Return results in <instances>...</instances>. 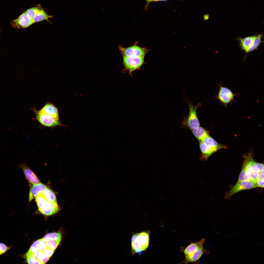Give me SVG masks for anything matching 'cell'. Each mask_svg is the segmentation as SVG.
<instances>
[{"label": "cell", "mask_w": 264, "mask_h": 264, "mask_svg": "<svg viewBox=\"0 0 264 264\" xmlns=\"http://www.w3.org/2000/svg\"><path fill=\"white\" fill-rule=\"evenodd\" d=\"M35 199L39 211L44 215H52L57 213L60 210L57 203L48 201L40 195L36 197Z\"/></svg>", "instance_id": "1"}, {"label": "cell", "mask_w": 264, "mask_h": 264, "mask_svg": "<svg viewBox=\"0 0 264 264\" xmlns=\"http://www.w3.org/2000/svg\"><path fill=\"white\" fill-rule=\"evenodd\" d=\"M189 111L188 116L185 118L184 122L191 130L200 126V123L198 118L197 110L201 106L200 102L197 104L193 105L191 102L188 103Z\"/></svg>", "instance_id": "2"}, {"label": "cell", "mask_w": 264, "mask_h": 264, "mask_svg": "<svg viewBox=\"0 0 264 264\" xmlns=\"http://www.w3.org/2000/svg\"><path fill=\"white\" fill-rule=\"evenodd\" d=\"M144 63V57H133L123 55V64L125 68L122 72L127 70L129 71V75L132 76V72L136 70H139Z\"/></svg>", "instance_id": "3"}, {"label": "cell", "mask_w": 264, "mask_h": 264, "mask_svg": "<svg viewBox=\"0 0 264 264\" xmlns=\"http://www.w3.org/2000/svg\"><path fill=\"white\" fill-rule=\"evenodd\" d=\"M119 48L122 55L128 57H144L149 51L148 49L135 44L127 47L120 45Z\"/></svg>", "instance_id": "4"}, {"label": "cell", "mask_w": 264, "mask_h": 264, "mask_svg": "<svg viewBox=\"0 0 264 264\" xmlns=\"http://www.w3.org/2000/svg\"><path fill=\"white\" fill-rule=\"evenodd\" d=\"M36 119L42 125L48 127L65 126L62 124L59 119L44 113L40 110L35 111Z\"/></svg>", "instance_id": "5"}, {"label": "cell", "mask_w": 264, "mask_h": 264, "mask_svg": "<svg viewBox=\"0 0 264 264\" xmlns=\"http://www.w3.org/2000/svg\"><path fill=\"white\" fill-rule=\"evenodd\" d=\"M219 86V88L216 98L225 107H227L229 104L234 100L236 94L233 93L231 89L227 87L222 86L221 84Z\"/></svg>", "instance_id": "6"}, {"label": "cell", "mask_w": 264, "mask_h": 264, "mask_svg": "<svg viewBox=\"0 0 264 264\" xmlns=\"http://www.w3.org/2000/svg\"><path fill=\"white\" fill-rule=\"evenodd\" d=\"M257 187L255 183L251 181L237 182L227 194L225 198L228 199L233 195L240 191Z\"/></svg>", "instance_id": "7"}, {"label": "cell", "mask_w": 264, "mask_h": 264, "mask_svg": "<svg viewBox=\"0 0 264 264\" xmlns=\"http://www.w3.org/2000/svg\"><path fill=\"white\" fill-rule=\"evenodd\" d=\"M12 27L16 29L26 28L34 23L33 19L24 12L16 19L11 21Z\"/></svg>", "instance_id": "8"}, {"label": "cell", "mask_w": 264, "mask_h": 264, "mask_svg": "<svg viewBox=\"0 0 264 264\" xmlns=\"http://www.w3.org/2000/svg\"><path fill=\"white\" fill-rule=\"evenodd\" d=\"M17 166L22 169L25 178L29 184H34L41 182L26 163L24 162L19 164L17 165Z\"/></svg>", "instance_id": "9"}, {"label": "cell", "mask_w": 264, "mask_h": 264, "mask_svg": "<svg viewBox=\"0 0 264 264\" xmlns=\"http://www.w3.org/2000/svg\"><path fill=\"white\" fill-rule=\"evenodd\" d=\"M209 251L204 248L203 245L200 246L192 254L189 256L185 257L184 260L181 263L187 264L189 263L198 262V261L204 254H209Z\"/></svg>", "instance_id": "10"}, {"label": "cell", "mask_w": 264, "mask_h": 264, "mask_svg": "<svg viewBox=\"0 0 264 264\" xmlns=\"http://www.w3.org/2000/svg\"><path fill=\"white\" fill-rule=\"evenodd\" d=\"M30 188L29 196V201L31 202L41 193L43 192L47 187L40 183L34 184H30Z\"/></svg>", "instance_id": "11"}, {"label": "cell", "mask_w": 264, "mask_h": 264, "mask_svg": "<svg viewBox=\"0 0 264 264\" xmlns=\"http://www.w3.org/2000/svg\"><path fill=\"white\" fill-rule=\"evenodd\" d=\"M205 242V239L203 238L200 241L191 242L184 249L182 248L181 250L183 252L185 257H187L192 254L200 246L203 245Z\"/></svg>", "instance_id": "12"}, {"label": "cell", "mask_w": 264, "mask_h": 264, "mask_svg": "<svg viewBox=\"0 0 264 264\" xmlns=\"http://www.w3.org/2000/svg\"><path fill=\"white\" fill-rule=\"evenodd\" d=\"M206 146L213 153L225 146L219 143L210 136L202 141Z\"/></svg>", "instance_id": "13"}, {"label": "cell", "mask_w": 264, "mask_h": 264, "mask_svg": "<svg viewBox=\"0 0 264 264\" xmlns=\"http://www.w3.org/2000/svg\"><path fill=\"white\" fill-rule=\"evenodd\" d=\"M254 38V35L243 38L238 37L237 40L241 49L247 53L248 50L253 45Z\"/></svg>", "instance_id": "14"}, {"label": "cell", "mask_w": 264, "mask_h": 264, "mask_svg": "<svg viewBox=\"0 0 264 264\" xmlns=\"http://www.w3.org/2000/svg\"><path fill=\"white\" fill-rule=\"evenodd\" d=\"M191 131L199 141H203L210 136L208 131L200 126L193 129Z\"/></svg>", "instance_id": "15"}, {"label": "cell", "mask_w": 264, "mask_h": 264, "mask_svg": "<svg viewBox=\"0 0 264 264\" xmlns=\"http://www.w3.org/2000/svg\"><path fill=\"white\" fill-rule=\"evenodd\" d=\"M40 110L44 113L59 119L58 110L55 105L51 103L46 104Z\"/></svg>", "instance_id": "16"}, {"label": "cell", "mask_w": 264, "mask_h": 264, "mask_svg": "<svg viewBox=\"0 0 264 264\" xmlns=\"http://www.w3.org/2000/svg\"><path fill=\"white\" fill-rule=\"evenodd\" d=\"M149 233V231H143L139 233V241L143 251L146 250L148 246Z\"/></svg>", "instance_id": "17"}, {"label": "cell", "mask_w": 264, "mask_h": 264, "mask_svg": "<svg viewBox=\"0 0 264 264\" xmlns=\"http://www.w3.org/2000/svg\"><path fill=\"white\" fill-rule=\"evenodd\" d=\"M139 233L133 234L131 239L132 253L137 254L140 256L143 251L141 248L138 240Z\"/></svg>", "instance_id": "18"}, {"label": "cell", "mask_w": 264, "mask_h": 264, "mask_svg": "<svg viewBox=\"0 0 264 264\" xmlns=\"http://www.w3.org/2000/svg\"><path fill=\"white\" fill-rule=\"evenodd\" d=\"M40 195L43 196L48 201L53 203H57L55 195L53 191L48 187Z\"/></svg>", "instance_id": "19"}, {"label": "cell", "mask_w": 264, "mask_h": 264, "mask_svg": "<svg viewBox=\"0 0 264 264\" xmlns=\"http://www.w3.org/2000/svg\"><path fill=\"white\" fill-rule=\"evenodd\" d=\"M199 142L200 148L202 153V155L200 157L199 159L202 161L206 160L213 153L202 141Z\"/></svg>", "instance_id": "20"}, {"label": "cell", "mask_w": 264, "mask_h": 264, "mask_svg": "<svg viewBox=\"0 0 264 264\" xmlns=\"http://www.w3.org/2000/svg\"><path fill=\"white\" fill-rule=\"evenodd\" d=\"M52 17L51 16L47 14L41 7L38 13L33 19L34 23L45 20H46L50 22L48 20V18Z\"/></svg>", "instance_id": "21"}, {"label": "cell", "mask_w": 264, "mask_h": 264, "mask_svg": "<svg viewBox=\"0 0 264 264\" xmlns=\"http://www.w3.org/2000/svg\"><path fill=\"white\" fill-rule=\"evenodd\" d=\"M43 240V238H41L34 242L26 253V257L31 256L39 250L41 243Z\"/></svg>", "instance_id": "22"}, {"label": "cell", "mask_w": 264, "mask_h": 264, "mask_svg": "<svg viewBox=\"0 0 264 264\" xmlns=\"http://www.w3.org/2000/svg\"><path fill=\"white\" fill-rule=\"evenodd\" d=\"M255 161L250 157L246 158L244 163L243 166L247 172L251 176L253 172V168Z\"/></svg>", "instance_id": "23"}, {"label": "cell", "mask_w": 264, "mask_h": 264, "mask_svg": "<svg viewBox=\"0 0 264 264\" xmlns=\"http://www.w3.org/2000/svg\"><path fill=\"white\" fill-rule=\"evenodd\" d=\"M31 256L38 260L41 264H45L50 258L45 255L43 252L40 250Z\"/></svg>", "instance_id": "24"}, {"label": "cell", "mask_w": 264, "mask_h": 264, "mask_svg": "<svg viewBox=\"0 0 264 264\" xmlns=\"http://www.w3.org/2000/svg\"><path fill=\"white\" fill-rule=\"evenodd\" d=\"M263 34L262 33L256 34L254 35L253 42L252 46L248 50L247 53L256 50L261 43L262 42L261 39Z\"/></svg>", "instance_id": "25"}, {"label": "cell", "mask_w": 264, "mask_h": 264, "mask_svg": "<svg viewBox=\"0 0 264 264\" xmlns=\"http://www.w3.org/2000/svg\"><path fill=\"white\" fill-rule=\"evenodd\" d=\"M62 234L60 232L51 233L45 235L43 238V240L46 242L51 240L61 241Z\"/></svg>", "instance_id": "26"}, {"label": "cell", "mask_w": 264, "mask_h": 264, "mask_svg": "<svg viewBox=\"0 0 264 264\" xmlns=\"http://www.w3.org/2000/svg\"><path fill=\"white\" fill-rule=\"evenodd\" d=\"M251 181V175L242 167L237 182Z\"/></svg>", "instance_id": "27"}, {"label": "cell", "mask_w": 264, "mask_h": 264, "mask_svg": "<svg viewBox=\"0 0 264 264\" xmlns=\"http://www.w3.org/2000/svg\"><path fill=\"white\" fill-rule=\"evenodd\" d=\"M41 6L39 5L36 7L30 8L24 12L30 18L33 19L39 10Z\"/></svg>", "instance_id": "28"}, {"label": "cell", "mask_w": 264, "mask_h": 264, "mask_svg": "<svg viewBox=\"0 0 264 264\" xmlns=\"http://www.w3.org/2000/svg\"><path fill=\"white\" fill-rule=\"evenodd\" d=\"M61 241L51 240L46 242L48 248L55 250L59 245Z\"/></svg>", "instance_id": "29"}, {"label": "cell", "mask_w": 264, "mask_h": 264, "mask_svg": "<svg viewBox=\"0 0 264 264\" xmlns=\"http://www.w3.org/2000/svg\"><path fill=\"white\" fill-rule=\"evenodd\" d=\"M263 170H264V164L255 162L253 168V171L259 173Z\"/></svg>", "instance_id": "30"}, {"label": "cell", "mask_w": 264, "mask_h": 264, "mask_svg": "<svg viewBox=\"0 0 264 264\" xmlns=\"http://www.w3.org/2000/svg\"><path fill=\"white\" fill-rule=\"evenodd\" d=\"M26 260L28 264H41L37 260L31 256L26 257Z\"/></svg>", "instance_id": "31"}, {"label": "cell", "mask_w": 264, "mask_h": 264, "mask_svg": "<svg viewBox=\"0 0 264 264\" xmlns=\"http://www.w3.org/2000/svg\"><path fill=\"white\" fill-rule=\"evenodd\" d=\"M10 248V247L7 246L4 243L0 242V253L1 254L5 252Z\"/></svg>", "instance_id": "32"}, {"label": "cell", "mask_w": 264, "mask_h": 264, "mask_svg": "<svg viewBox=\"0 0 264 264\" xmlns=\"http://www.w3.org/2000/svg\"><path fill=\"white\" fill-rule=\"evenodd\" d=\"M54 251L47 248L43 251V252L45 255L50 258L54 253Z\"/></svg>", "instance_id": "33"}, {"label": "cell", "mask_w": 264, "mask_h": 264, "mask_svg": "<svg viewBox=\"0 0 264 264\" xmlns=\"http://www.w3.org/2000/svg\"><path fill=\"white\" fill-rule=\"evenodd\" d=\"M257 187H264V180L259 178L255 183Z\"/></svg>", "instance_id": "34"}, {"label": "cell", "mask_w": 264, "mask_h": 264, "mask_svg": "<svg viewBox=\"0 0 264 264\" xmlns=\"http://www.w3.org/2000/svg\"><path fill=\"white\" fill-rule=\"evenodd\" d=\"M47 248L46 244V242L43 240L41 243L39 250L43 252Z\"/></svg>", "instance_id": "35"}, {"label": "cell", "mask_w": 264, "mask_h": 264, "mask_svg": "<svg viewBox=\"0 0 264 264\" xmlns=\"http://www.w3.org/2000/svg\"><path fill=\"white\" fill-rule=\"evenodd\" d=\"M259 178L264 180V170L259 173Z\"/></svg>", "instance_id": "36"}, {"label": "cell", "mask_w": 264, "mask_h": 264, "mask_svg": "<svg viewBox=\"0 0 264 264\" xmlns=\"http://www.w3.org/2000/svg\"><path fill=\"white\" fill-rule=\"evenodd\" d=\"M160 0H152V1H160Z\"/></svg>", "instance_id": "37"}, {"label": "cell", "mask_w": 264, "mask_h": 264, "mask_svg": "<svg viewBox=\"0 0 264 264\" xmlns=\"http://www.w3.org/2000/svg\"></svg>", "instance_id": "38"}]
</instances>
